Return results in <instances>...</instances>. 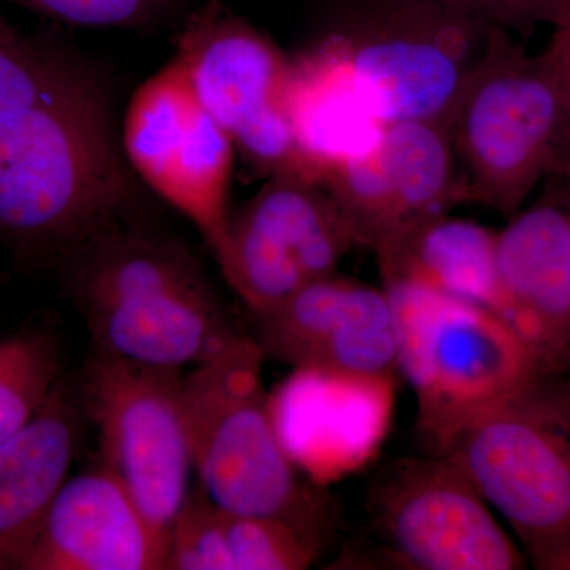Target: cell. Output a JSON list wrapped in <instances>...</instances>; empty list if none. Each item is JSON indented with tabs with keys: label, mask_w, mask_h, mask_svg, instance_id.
Wrapping results in <instances>:
<instances>
[{
	"label": "cell",
	"mask_w": 570,
	"mask_h": 570,
	"mask_svg": "<svg viewBox=\"0 0 570 570\" xmlns=\"http://www.w3.org/2000/svg\"><path fill=\"white\" fill-rule=\"evenodd\" d=\"M99 81L0 115V245L58 266L129 219L135 186Z\"/></svg>",
	"instance_id": "6da1fadb"
},
{
	"label": "cell",
	"mask_w": 570,
	"mask_h": 570,
	"mask_svg": "<svg viewBox=\"0 0 570 570\" xmlns=\"http://www.w3.org/2000/svg\"><path fill=\"white\" fill-rule=\"evenodd\" d=\"M58 268L97 354L184 370L242 336L189 247L130 219L86 239Z\"/></svg>",
	"instance_id": "7a4b0ae2"
},
{
	"label": "cell",
	"mask_w": 570,
	"mask_h": 570,
	"mask_svg": "<svg viewBox=\"0 0 570 570\" xmlns=\"http://www.w3.org/2000/svg\"><path fill=\"white\" fill-rule=\"evenodd\" d=\"M265 355L242 335L183 376L194 474L217 508L277 517L324 542L325 501L285 452L262 382Z\"/></svg>",
	"instance_id": "3957f363"
},
{
	"label": "cell",
	"mask_w": 570,
	"mask_h": 570,
	"mask_svg": "<svg viewBox=\"0 0 570 570\" xmlns=\"http://www.w3.org/2000/svg\"><path fill=\"white\" fill-rule=\"evenodd\" d=\"M384 288L397 371L417 397L419 430L433 456L471 420L538 387L546 365L498 314L425 285L392 281Z\"/></svg>",
	"instance_id": "277c9868"
},
{
	"label": "cell",
	"mask_w": 570,
	"mask_h": 570,
	"mask_svg": "<svg viewBox=\"0 0 570 570\" xmlns=\"http://www.w3.org/2000/svg\"><path fill=\"white\" fill-rule=\"evenodd\" d=\"M464 202L513 217L560 160V82L546 50L489 28L448 118Z\"/></svg>",
	"instance_id": "5b68a950"
},
{
	"label": "cell",
	"mask_w": 570,
	"mask_h": 570,
	"mask_svg": "<svg viewBox=\"0 0 570 570\" xmlns=\"http://www.w3.org/2000/svg\"><path fill=\"white\" fill-rule=\"evenodd\" d=\"M317 13L313 39L343 58L384 124H448L489 32L434 0H321Z\"/></svg>",
	"instance_id": "8992f818"
},
{
	"label": "cell",
	"mask_w": 570,
	"mask_h": 570,
	"mask_svg": "<svg viewBox=\"0 0 570 570\" xmlns=\"http://www.w3.org/2000/svg\"><path fill=\"white\" fill-rule=\"evenodd\" d=\"M175 58L254 171L318 184L288 118L291 56L275 41L223 0H208L184 26Z\"/></svg>",
	"instance_id": "52a82bcc"
},
{
	"label": "cell",
	"mask_w": 570,
	"mask_h": 570,
	"mask_svg": "<svg viewBox=\"0 0 570 570\" xmlns=\"http://www.w3.org/2000/svg\"><path fill=\"white\" fill-rule=\"evenodd\" d=\"M184 370L92 352L78 384L82 414L100 445V466L167 535L194 474L183 406Z\"/></svg>",
	"instance_id": "ba28073f"
},
{
	"label": "cell",
	"mask_w": 570,
	"mask_h": 570,
	"mask_svg": "<svg viewBox=\"0 0 570 570\" xmlns=\"http://www.w3.org/2000/svg\"><path fill=\"white\" fill-rule=\"evenodd\" d=\"M538 387L471 420L436 456L509 521L539 568L561 569L570 558V445L535 401Z\"/></svg>",
	"instance_id": "9c48e42d"
},
{
	"label": "cell",
	"mask_w": 570,
	"mask_h": 570,
	"mask_svg": "<svg viewBox=\"0 0 570 570\" xmlns=\"http://www.w3.org/2000/svg\"><path fill=\"white\" fill-rule=\"evenodd\" d=\"M122 151L142 183L204 236L214 258L227 243L235 145L171 58L135 91L124 116Z\"/></svg>",
	"instance_id": "30bf717a"
},
{
	"label": "cell",
	"mask_w": 570,
	"mask_h": 570,
	"mask_svg": "<svg viewBox=\"0 0 570 570\" xmlns=\"http://www.w3.org/2000/svg\"><path fill=\"white\" fill-rule=\"evenodd\" d=\"M352 246L346 217L322 184L268 178L232 213L227 243L216 262L253 314L335 275Z\"/></svg>",
	"instance_id": "8fae6325"
},
{
	"label": "cell",
	"mask_w": 570,
	"mask_h": 570,
	"mask_svg": "<svg viewBox=\"0 0 570 570\" xmlns=\"http://www.w3.org/2000/svg\"><path fill=\"white\" fill-rule=\"evenodd\" d=\"M370 510L389 553L404 568H523L485 499L441 456L396 461L374 483Z\"/></svg>",
	"instance_id": "7c38bea8"
},
{
	"label": "cell",
	"mask_w": 570,
	"mask_h": 570,
	"mask_svg": "<svg viewBox=\"0 0 570 570\" xmlns=\"http://www.w3.org/2000/svg\"><path fill=\"white\" fill-rule=\"evenodd\" d=\"M322 186L346 217L355 245L377 253L397 235L464 202L448 124H387L365 151Z\"/></svg>",
	"instance_id": "4fadbf2b"
},
{
	"label": "cell",
	"mask_w": 570,
	"mask_h": 570,
	"mask_svg": "<svg viewBox=\"0 0 570 570\" xmlns=\"http://www.w3.org/2000/svg\"><path fill=\"white\" fill-rule=\"evenodd\" d=\"M396 374L296 367L269 396L285 452L314 482L355 474L377 455L395 412Z\"/></svg>",
	"instance_id": "5bb4252c"
},
{
	"label": "cell",
	"mask_w": 570,
	"mask_h": 570,
	"mask_svg": "<svg viewBox=\"0 0 570 570\" xmlns=\"http://www.w3.org/2000/svg\"><path fill=\"white\" fill-rule=\"evenodd\" d=\"M264 355L296 367L396 374L392 305L385 288L337 273L250 314Z\"/></svg>",
	"instance_id": "9a60e30c"
},
{
	"label": "cell",
	"mask_w": 570,
	"mask_h": 570,
	"mask_svg": "<svg viewBox=\"0 0 570 570\" xmlns=\"http://www.w3.org/2000/svg\"><path fill=\"white\" fill-rule=\"evenodd\" d=\"M168 539L102 466L59 490L21 570H167Z\"/></svg>",
	"instance_id": "2e32d148"
},
{
	"label": "cell",
	"mask_w": 570,
	"mask_h": 570,
	"mask_svg": "<svg viewBox=\"0 0 570 570\" xmlns=\"http://www.w3.org/2000/svg\"><path fill=\"white\" fill-rule=\"evenodd\" d=\"M497 262L510 311L505 322L543 365L570 341V214L540 204L510 217L497 235Z\"/></svg>",
	"instance_id": "e0dca14e"
},
{
	"label": "cell",
	"mask_w": 570,
	"mask_h": 570,
	"mask_svg": "<svg viewBox=\"0 0 570 570\" xmlns=\"http://www.w3.org/2000/svg\"><path fill=\"white\" fill-rule=\"evenodd\" d=\"M82 417L78 396L59 379L39 414L0 444V570H21L69 479Z\"/></svg>",
	"instance_id": "ac0fdd59"
},
{
	"label": "cell",
	"mask_w": 570,
	"mask_h": 570,
	"mask_svg": "<svg viewBox=\"0 0 570 570\" xmlns=\"http://www.w3.org/2000/svg\"><path fill=\"white\" fill-rule=\"evenodd\" d=\"M287 111L318 184L337 165L370 148L387 126L343 58L316 39L291 56Z\"/></svg>",
	"instance_id": "d6986e66"
},
{
	"label": "cell",
	"mask_w": 570,
	"mask_h": 570,
	"mask_svg": "<svg viewBox=\"0 0 570 570\" xmlns=\"http://www.w3.org/2000/svg\"><path fill=\"white\" fill-rule=\"evenodd\" d=\"M497 235L474 220L439 214L377 250L382 279L425 285L505 321L510 305L499 279Z\"/></svg>",
	"instance_id": "ffe728a7"
},
{
	"label": "cell",
	"mask_w": 570,
	"mask_h": 570,
	"mask_svg": "<svg viewBox=\"0 0 570 570\" xmlns=\"http://www.w3.org/2000/svg\"><path fill=\"white\" fill-rule=\"evenodd\" d=\"M234 570H303L322 543L291 521L223 510Z\"/></svg>",
	"instance_id": "44dd1931"
},
{
	"label": "cell",
	"mask_w": 570,
	"mask_h": 570,
	"mask_svg": "<svg viewBox=\"0 0 570 570\" xmlns=\"http://www.w3.org/2000/svg\"><path fill=\"white\" fill-rule=\"evenodd\" d=\"M96 81L59 55L31 45L22 50L0 45V115L80 91Z\"/></svg>",
	"instance_id": "7402d4cb"
},
{
	"label": "cell",
	"mask_w": 570,
	"mask_h": 570,
	"mask_svg": "<svg viewBox=\"0 0 570 570\" xmlns=\"http://www.w3.org/2000/svg\"><path fill=\"white\" fill-rule=\"evenodd\" d=\"M167 570H234L223 509L190 487L168 531Z\"/></svg>",
	"instance_id": "603a6c76"
},
{
	"label": "cell",
	"mask_w": 570,
	"mask_h": 570,
	"mask_svg": "<svg viewBox=\"0 0 570 570\" xmlns=\"http://www.w3.org/2000/svg\"><path fill=\"white\" fill-rule=\"evenodd\" d=\"M61 379V348L41 332L29 354L0 377V444L9 441L45 406Z\"/></svg>",
	"instance_id": "cb8c5ba5"
},
{
	"label": "cell",
	"mask_w": 570,
	"mask_h": 570,
	"mask_svg": "<svg viewBox=\"0 0 570 570\" xmlns=\"http://www.w3.org/2000/svg\"><path fill=\"white\" fill-rule=\"evenodd\" d=\"M442 9L485 28L530 36L540 26L570 22V0H434Z\"/></svg>",
	"instance_id": "d4e9b609"
},
{
	"label": "cell",
	"mask_w": 570,
	"mask_h": 570,
	"mask_svg": "<svg viewBox=\"0 0 570 570\" xmlns=\"http://www.w3.org/2000/svg\"><path fill=\"white\" fill-rule=\"evenodd\" d=\"M47 17L86 28H134L163 13L171 0H13Z\"/></svg>",
	"instance_id": "484cf974"
},
{
	"label": "cell",
	"mask_w": 570,
	"mask_h": 570,
	"mask_svg": "<svg viewBox=\"0 0 570 570\" xmlns=\"http://www.w3.org/2000/svg\"><path fill=\"white\" fill-rule=\"evenodd\" d=\"M554 73L560 82L562 102V168L570 181V22L562 28L553 29L549 47L546 48Z\"/></svg>",
	"instance_id": "4316f807"
},
{
	"label": "cell",
	"mask_w": 570,
	"mask_h": 570,
	"mask_svg": "<svg viewBox=\"0 0 570 570\" xmlns=\"http://www.w3.org/2000/svg\"><path fill=\"white\" fill-rule=\"evenodd\" d=\"M40 333L21 332L17 335L0 337V377L29 354L39 340Z\"/></svg>",
	"instance_id": "83f0119b"
},
{
	"label": "cell",
	"mask_w": 570,
	"mask_h": 570,
	"mask_svg": "<svg viewBox=\"0 0 570 570\" xmlns=\"http://www.w3.org/2000/svg\"><path fill=\"white\" fill-rule=\"evenodd\" d=\"M0 45L7 48H13V50H22V48L29 47V43L22 41L17 32L11 29L9 22L6 21L3 14L0 13Z\"/></svg>",
	"instance_id": "f1b7e54d"
},
{
	"label": "cell",
	"mask_w": 570,
	"mask_h": 570,
	"mask_svg": "<svg viewBox=\"0 0 570 570\" xmlns=\"http://www.w3.org/2000/svg\"><path fill=\"white\" fill-rule=\"evenodd\" d=\"M561 569H570V558L568 561L564 562V566H562Z\"/></svg>",
	"instance_id": "f546056e"
},
{
	"label": "cell",
	"mask_w": 570,
	"mask_h": 570,
	"mask_svg": "<svg viewBox=\"0 0 570 570\" xmlns=\"http://www.w3.org/2000/svg\"><path fill=\"white\" fill-rule=\"evenodd\" d=\"M569 214H570V209H569Z\"/></svg>",
	"instance_id": "4dcf8cb0"
}]
</instances>
